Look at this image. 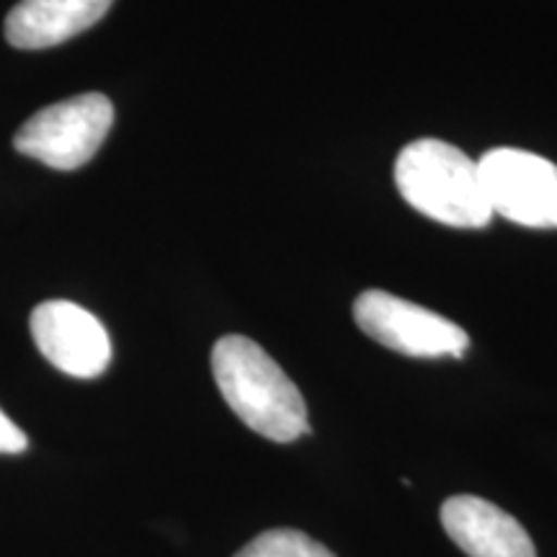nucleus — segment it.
Listing matches in <instances>:
<instances>
[{"mask_svg":"<svg viewBox=\"0 0 557 557\" xmlns=\"http://www.w3.org/2000/svg\"><path fill=\"white\" fill-rule=\"evenodd\" d=\"M212 374L230 410L256 434L287 444L310 431L302 393L256 341L222 336L212 348Z\"/></svg>","mask_w":557,"mask_h":557,"instance_id":"obj_1","label":"nucleus"},{"mask_svg":"<svg viewBox=\"0 0 557 557\" xmlns=\"http://www.w3.org/2000/svg\"><path fill=\"white\" fill-rule=\"evenodd\" d=\"M395 186L410 207L442 225L478 230L493 218L478 160L444 139L406 145L395 160Z\"/></svg>","mask_w":557,"mask_h":557,"instance_id":"obj_2","label":"nucleus"},{"mask_svg":"<svg viewBox=\"0 0 557 557\" xmlns=\"http://www.w3.org/2000/svg\"><path fill=\"white\" fill-rule=\"evenodd\" d=\"M114 124V107L103 94H81L37 111L21 124L13 148L54 171H75L99 152Z\"/></svg>","mask_w":557,"mask_h":557,"instance_id":"obj_3","label":"nucleus"},{"mask_svg":"<svg viewBox=\"0 0 557 557\" xmlns=\"http://www.w3.org/2000/svg\"><path fill=\"white\" fill-rule=\"evenodd\" d=\"M354 320L369 338L406 357L459 359L470 346V336L457 323L382 289L361 292Z\"/></svg>","mask_w":557,"mask_h":557,"instance_id":"obj_4","label":"nucleus"},{"mask_svg":"<svg viewBox=\"0 0 557 557\" xmlns=\"http://www.w3.org/2000/svg\"><path fill=\"white\" fill-rule=\"evenodd\" d=\"M493 214L524 227H557V165L519 148L487 150L478 160Z\"/></svg>","mask_w":557,"mask_h":557,"instance_id":"obj_5","label":"nucleus"},{"mask_svg":"<svg viewBox=\"0 0 557 557\" xmlns=\"http://www.w3.org/2000/svg\"><path fill=\"white\" fill-rule=\"evenodd\" d=\"M32 336L41 357L70 377H101L111 361V338L101 320L67 299H47L34 308Z\"/></svg>","mask_w":557,"mask_h":557,"instance_id":"obj_6","label":"nucleus"},{"mask_svg":"<svg viewBox=\"0 0 557 557\" xmlns=\"http://www.w3.org/2000/svg\"><path fill=\"white\" fill-rule=\"evenodd\" d=\"M449 540L470 557H537L532 537L511 513L478 496H451L442 506Z\"/></svg>","mask_w":557,"mask_h":557,"instance_id":"obj_7","label":"nucleus"},{"mask_svg":"<svg viewBox=\"0 0 557 557\" xmlns=\"http://www.w3.org/2000/svg\"><path fill=\"white\" fill-rule=\"evenodd\" d=\"M114 0H21L5 18V39L16 50H50L107 16Z\"/></svg>","mask_w":557,"mask_h":557,"instance_id":"obj_8","label":"nucleus"},{"mask_svg":"<svg viewBox=\"0 0 557 557\" xmlns=\"http://www.w3.org/2000/svg\"><path fill=\"white\" fill-rule=\"evenodd\" d=\"M235 557H333L331 549L320 545L310 534L297 529H269L250 540Z\"/></svg>","mask_w":557,"mask_h":557,"instance_id":"obj_9","label":"nucleus"},{"mask_svg":"<svg viewBox=\"0 0 557 557\" xmlns=\"http://www.w3.org/2000/svg\"><path fill=\"white\" fill-rule=\"evenodd\" d=\"M26 447H29V438L0 410V455H21Z\"/></svg>","mask_w":557,"mask_h":557,"instance_id":"obj_10","label":"nucleus"}]
</instances>
